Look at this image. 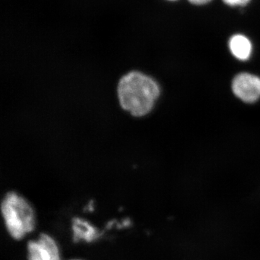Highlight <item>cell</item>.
Masks as SVG:
<instances>
[{
    "instance_id": "6da1fadb",
    "label": "cell",
    "mask_w": 260,
    "mask_h": 260,
    "mask_svg": "<svg viewBox=\"0 0 260 260\" xmlns=\"http://www.w3.org/2000/svg\"><path fill=\"white\" fill-rule=\"evenodd\" d=\"M160 95V85L156 80L141 72H129L123 75L118 83L121 107L136 117L151 112Z\"/></svg>"
},
{
    "instance_id": "7a4b0ae2",
    "label": "cell",
    "mask_w": 260,
    "mask_h": 260,
    "mask_svg": "<svg viewBox=\"0 0 260 260\" xmlns=\"http://www.w3.org/2000/svg\"><path fill=\"white\" fill-rule=\"evenodd\" d=\"M0 210L5 230L13 240L23 241L37 229V215L34 206L17 191L5 194Z\"/></svg>"
},
{
    "instance_id": "3957f363",
    "label": "cell",
    "mask_w": 260,
    "mask_h": 260,
    "mask_svg": "<svg viewBox=\"0 0 260 260\" xmlns=\"http://www.w3.org/2000/svg\"><path fill=\"white\" fill-rule=\"evenodd\" d=\"M27 260H64L55 238L42 232L26 242Z\"/></svg>"
},
{
    "instance_id": "277c9868",
    "label": "cell",
    "mask_w": 260,
    "mask_h": 260,
    "mask_svg": "<svg viewBox=\"0 0 260 260\" xmlns=\"http://www.w3.org/2000/svg\"><path fill=\"white\" fill-rule=\"evenodd\" d=\"M232 90L242 102L254 104L260 99V77L252 73H239L232 80Z\"/></svg>"
},
{
    "instance_id": "5b68a950",
    "label": "cell",
    "mask_w": 260,
    "mask_h": 260,
    "mask_svg": "<svg viewBox=\"0 0 260 260\" xmlns=\"http://www.w3.org/2000/svg\"><path fill=\"white\" fill-rule=\"evenodd\" d=\"M72 239L74 243L92 244L102 237L103 232L88 219L75 216L70 222Z\"/></svg>"
},
{
    "instance_id": "8992f818",
    "label": "cell",
    "mask_w": 260,
    "mask_h": 260,
    "mask_svg": "<svg viewBox=\"0 0 260 260\" xmlns=\"http://www.w3.org/2000/svg\"><path fill=\"white\" fill-rule=\"evenodd\" d=\"M231 54L238 60L246 61L250 59L253 45L250 39L244 34H234L229 41Z\"/></svg>"
},
{
    "instance_id": "52a82bcc",
    "label": "cell",
    "mask_w": 260,
    "mask_h": 260,
    "mask_svg": "<svg viewBox=\"0 0 260 260\" xmlns=\"http://www.w3.org/2000/svg\"><path fill=\"white\" fill-rule=\"evenodd\" d=\"M223 2L230 7H244L249 4L251 0H223Z\"/></svg>"
},
{
    "instance_id": "ba28073f",
    "label": "cell",
    "mask_w": 260,
    "mask_h": 260,
    "mask_svg": "<svg viewBox=\"0 0 260 260\" xmlns=\"http://www.w3.org/2000/svg\"><path fill=\"white\" fill-rule=\"evenodd\" d=\"M188 1L194 5H204L210 3L212 0H188Z\"/></svg>"
},
{
    "instance_id": "9c48e42d",
    "label": "cell",
    "mask_w": 260,
    "mask_h": 260,
    "mask_svg": "<svg viewBox=\"0 0 260 260\" xmlns=\"http://www.w3.org/2000/svg\"><path fill=\"white\" fill-rule=\"evenodd\" d=\"M67 260H85V259H81V258H71V259H67Z\"/></svg>"
},
{
    "instance_id": "30bf717a",
    "label": "cell",
    "mask_w": 260,
    "mask_h": 260,
    "mask_svg": "<svg viewBox=\"0 0 260 260\" xmlns=\"http://www.w3.org/2000/svg\"><path fill=\"white\" fill-rule=\"evenodd\" d=\"M169 1H177V0H169Z\"/></svg>"
}]
</instances>
